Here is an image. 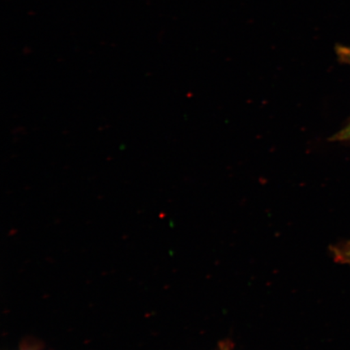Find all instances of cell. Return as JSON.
Wrapping results in <instances>:
<instances>
[{
    "label": "cell",
    "instance_id": "cell-4",
    "mask_svg": "<svg viewBox=\"0 0 350 350\" xmlns=\"http://www.w3.org/2000/svg\"><path fill=\"white\" fill-rule=\"evenodd\" d=\"M221 350H231L226 344L221 345Z\"/></svg>",
    "mask_w": 350,
    "mask_h": 350
},
{
    "label": "cell",
    "instance_id": "cell-1",
    "mask_svg": "<svg viewBox=\"0 0 350 350\" xmlns=\"http://www.w3.org/2000/svg\"><path fill=\"white\" fill-rule=\"evenodd\" d=\"M335 51L340 63L350 65V47L338 45Z\"/></svg>",
    "mask_w": 350,
    "mask_h": 350
},
{
    "label": "cell",
    "instance_id": "cell-3",
    "mask_svg": "<svg viewBox=\"0 0 350 350\" xmlns=\"http://www.w3.org/2000/svg\"><path fill=\"white\" fill-rule=\"evenodd\" d=\"M341 255L343 256L344 260L350 261V246L345 248V250L343 253H341Z\"/></svg>",
    "mask_w": 350,
    "mask_h": 350
},
{
    "label": "cell",
    "instance_id": "cell-2",
    "mask_svg": "<svg viewBox=\"0 0 350 350\" xmlns=\"http://www.w3.org/2000/svg\"><path fill=\"white\" fill-rule=\"evenodd\" d=\"M331 142H349L350 141V124L340 130L339 133L332 135Z\"/></svg>",
    "mask_w": 350,
    "mask_h": 350
}]
</instances>
